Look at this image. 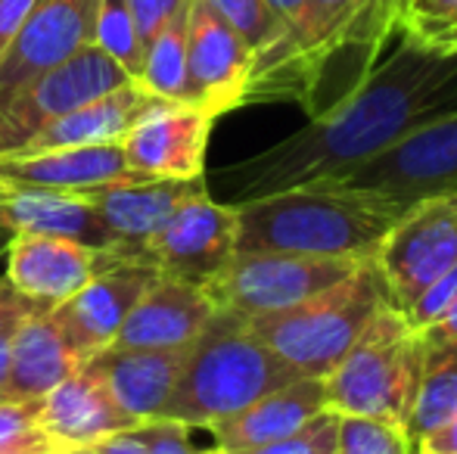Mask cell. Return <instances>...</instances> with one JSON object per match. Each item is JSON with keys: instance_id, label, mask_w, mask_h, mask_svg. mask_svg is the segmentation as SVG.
Segmentation results:
<instances>
[{"instance_id": "6da1fadb", "label": "cell", "mask_w": 457, "mask_h": 454, "mask_svg": "<svg viewBox=\"0 0 457 454\" xmlns=\"http://www.w3.org/2000/svg\"><path fill=\"white\" fill-rule=\"evenodd\" d=\"M452 106H457V56L402 37L389 60L377 62L349 97L237 171L240 202L339 181Z\"/></svg>"}, {"instance_id": "7a4b0ae2", "label": "cell", "mask_w": 457, "mask_h": 454, "mask_svg": "<svg viewBox=\"0 0 457 454\" xmlns=\"http://www.w3.org/2000/svg\"><path fill=\"white\" fill-rule=\"evenodd\" d=\"M402 0H305L280 37L253 60L246 100H295L327 112L373 72L398 31Z\"/></svg>"}, {"instance_id": "3957f363", "label": "cell", "mask_w": 457, "mask_h": 454, "mask_svg": "<svg viewBox=\"0 0 457 454\" xmlns=\"http://www.w3.org/2000/svg\"><path fill=\"white\" fill-rule=\"evenodd\" d=\"M237 209V252L370 261L398 212L343 184H305Z\"/></svg>"}, {"instance_id": "277c9868", "label": "cell", "mask_w": 457, "mask_h": 454, "mask_svg": "<svg viewBox=\"0 0 457 454\" xmlns=\"http://www.w3.org/2000/svg\"><path fill=\"white\" fill-rule=\"evenodd\" d=\"M295 376L299 374L287 367L243 318L215 309L203 334L187 345L181 374L162 417L193 430H209L212 424L243 411Z\"/></svg>"}, {"instance_id": "5b68a950", "label": "cell", "mask_w": 457, "mask_h": 454, "mask_svg": "<svg viewBox=\"0 0 457 454\" xmlns=\"http://www.w3.org/2000/svg\"><path fill=\"white\" fill-rule=\"evenodd\" d=\"M427 355L423 340L398 309L383 305L324 376L327 405L337 414L392 420L408 426Z\"/></svg>"}, {"instance_id": "8992f818", "label": "cell", "mask_w": 457, "mask_h": 454, "mask_svg": "<svg viewBox=\"0 0 457 454\" xmlns=\"http://www.w3.org/2000/svg\"><path fill=\"white\" fill-rule=\"evenodd\" d=\"M383 305H392L386 284L373 261H364L308 302L249 318L246 324L299 376H327Z\"/></svg>"}, {"instance_id": "52a82bcc", "label": "cell", "mask_w": 457, "mask_h": 454, "mask_svg": "<svg viewBox=\"0 0 457 454\" xmlns=\"http://www.w3.org/2000/svg\"><path fill=\"white\" fill-rule=\"evenodd\" d=\"M330 184L377 196L398 215L429 196L457 194V106L417 125L377 159Z\"/></svg>"}, {"instance_id": "ba28073f", "label": "cell", "mask_w": 457, "mask_h": 454, "mask_svg": "<svg viewBox=\"0 0 457 454\" xmlns=\"http://www.w3.org/2000/svg\"><path fill=\"white\" fill-rule=\"evenodd\" d=\"M358 265L364 261L308 259L287 252H234V259L205 286V293L215 309L249 321L308 302L345 280Z\"/></svg>"}, {"instance_id": "9c48e42d", "label": "cell", "mask_w": 457, "mask_h": 454, "mask_svg": "<svg viewBox=\"0 0 457 454\" xmlns=\"http://www.w3.org/2000/svg\"><path fill=\"white\" fill-rule=\"evenodd\" d=\"M392 309H408L433 280L457 265V194L408 206L373 252Z\"/></svg>"}, {"instance_id": "30bf717a", "label": "cell", "mask_w": 457, "mask_h": 454, "mask_svg": "<svg viewBox=\"0 0 457 454\" xmlns=\"http://www.w3.org/2000/svg\"><path fill=\"white\" fill-rule=\"evenodd\" d=\"M131 81L134 78L112 56L103 54L96 44H85L66 62L37 75L22 94H16L0 110V156L22 150L50 121L62 119L96 97H106Z\"/></svg>"}, {"instance_id": "8fae6325", "label": "cell", "mask_w": 457, "mask_h": 454, "mask_svg": "<svg viewBox=\"0 0 457 454\" xmlns=\"http://www.w3.org/2000/svg\"><path fill=\"white\" fill-rule=\"evenodd\" d=\"M237 252V209L209 194L184 200L140 246V261L165 277L209 286Z\"/></svg>"}, {"instance_id": "7c38bea8", "label": "cell", "mask_w": 457, "mask_h": 454, "mask_svg": "<svg viewBox=\"0 0 457 454\" xmlns=\"http://www.w3.org/2000/svg\"><path fill=\"white\" fill-rule=\"evenodd\" d=\"M255 54L212 10L209 0L187 6V103L218 119L246 103Z\"/></svg>"}, {"instance_id": "4fadbf2b", "label": "cell", "mask_w": 457, "mask_h": 454, "mask_svg": "<svg viewBox=\"0 0 457 454\" xmlns=\"http://www.w3.org/2000/svg\"><path fill=\"white\" fill-rule=\"evenodd\" d=\"M96 6L100 0H35L12 44L0 56V110L37 75L91 44Z\"/></svg>"}, {"instance_id": "5bb4252c", "label": "cell", "mask_w": 457, "mask_h": 454, "mask_svg": "<svg viewBox=\"0 0 457 454\" xmlns=\"http://www.w3.org/2000/svg\"><path fill=\"white\" fill-rule=\"evenodd\" d=\"M156 268L146 261L119 259L112 252V261L100 274H94L91 284L81 286L72 299L54 305L50 315L75 345V351L87 361L94 351L106 349L115 340L128 311L137 305V299L156 280Z\"/></svg>"}, {"instance_id": "9a60e30c", "label": "cell", "mask_w": 457, "mask_h": 454, "mask_svg": "<svg viewBox=\"0 0 457 454\" xmlns=\"http://www.w3.org/2000/svg\"><path fill=\"white\" fill-rule=\"evenodd\" d=\"M212 121H215L212 115L196 110L193 103L162 100L119 144L131 169L150 177L193 181V177H203Z\"/></svg>"}, {"instance_id": "2e32d148", "label": "cell", "mask_w": 457, "mask_h": 454, "mask_svg": "<svg viewBox=\"0 0 457 454\" xmlns=\"http://www.w3.org/2000/svg\"><path fill=\"white\" fill-rule=\"evenodd\" d=\"M106 265V252L85 243L47 234H16L10 243L6 284L19 296L54 309L91 284L94 274H100Z\"/></svg>"}, {"instance_id": "e0dca14e", "label": "cell", "mask_w": 457, "mask_h": 454, "mask_svg": "<svg viewBox=\"0 0 457 454\" xmlns=\"http://www.w3.org/2000/svg\"><path fill=\"white\" fill-rule=\"evenodd\" d=\"M115 181H150V175L131 169L121 144L66 146V150L0 156V187L6 190H50L81 194L87 187Z\"/></svg>"}, {"instance_id": "ac0fdd59", "label": "cell", "mask_w": 457, "mask_h": 454, "mask_svg": "<svg viewBox=\"0 0 457 454\" xmlns=\"http://www.w3.org/2000/svg\"><path fill=\"white\" fill-rule=\"evenodd\" d=\"M187 349H121L106 345L94 351L81 370L91 374L137 424L165 414Z\"/></svg>"}, {"instance_id": "d6986e66", "label": "cell", "mask_w": 457, "mask_h": 454, "mask_svg": "<svg viewBox=\"0 0 457 454\" xmlns=\"http://www.w3.org/2000/svg\"><path fill=\"white\" fill-rule=\"evenodd\" d=\"M215 315V302L203 286L156 274L144 296L128 311L109 345L121 349H187Z\"/></svg>"}, {"instance_id": "ffe728a7", "label": "cell", "mask_w": 457, "mask_h": 454, "mask_svg": "<svg viewBox=\"0 0 457 454\" xmlns=\"http://www.w3.org/2000/svg\"><path fill=\"white\" fill-rule=\"evenodd\" d=\"M327 408L330 405H327L324 376H295L255 399L243 411L212 424L209 433L218 454H246L265 449L277 439H287Z\"/></svg>"}, {"instance_id": "44dd1931", "label": "cell", "mask_w": 457, "mask_h": 454, "mask_svg": "<svg viewBox=\"0 0 457 454\" xmlns=\"http://www.w3.org/2000/svg\"><path fill=\"white\" fill-rule=\"evenodd\" d=\"M134 426L137 420L121 411L112 395L81 367L50 389L44 399H37V430L50 445L72 454Z\"/></svg>"}, {"instance_id": "7402d4cb", "label": "cell", "mask_w": 457, "mask_h": 454, "mask_svg": "<svg viewBox=\"0 0 457 454\" xmlns=\"http://www.w3.org/2000/svg\"><path fill=\"white\" fill-rule=\"evenodd\" d=\"M203 177L193 181H169V177H150V181H115L100 187L81 190L85 202H91L103 221L109 225L121 243L119 259H137L140 246L184 200L203 194Z\"/></svg>"}, {"instance_id": "603a6c76", "label": "cell", "mask_w": 457, "mask_h": 454, "mask_svg": "<svg viewBox=\"0 0 457 454\" xmlns=\"http://www.w3.org/2000/svg\"><path fill=\"white\" fill-rule=\"evenodd\" d=\"M0 227L16 230V234L66 236L100 252H121L119 236L96 215L91 202L75 194L0 187Z\"/></svg>"}, {"instance_id": "cb8c5ba5", "label": "cell", "mask_w": 457, "mask_h": 454, "mask_svg": "<svg viewBox=\"0 0 457 454\" xmlns=\"http://www.w3.org/2000/svg\"><path fill=\"white\" fill-rule=\"evenodd\" d=\"M156 103H162L159 97H153L150 91L131 81V85L119 87V91L96 97L91 103L79 106L62 119L50 121L47 128L35 134L22 150L10 153V156H29V153H47V150H66V146H100V144H119L146 112Z\"/></svg>"}, {"instance_id": "d4e9b609", "label": "cell", "mask_w": 457, "mask_h": 454, "mask_svg": "<svg viewBox=\"0 0 457 454\" xmlns=\"http://www.w3.org/2000/svg\"><path fill=\"white\" fill-rule=\"evenodd\" d=\"M85 364L54 315L37 311L10 336V380L6 399H44L69 374Z\"/></svg>"}, {"instance_id": "484cf974", "label": "cell", "mask_w": 457, "mask_h": 454, "mask_svg": "<svg viewBox=\"0 0 457 454\" xmlns=\"http://www.w3.org/2000/svg\"><path fill=\"white\" fill-rule=\"evenodd\" d=\"M187 6H181L144 47V69L137 78V85L153 97L175 103H187Z\"/></svg>"}, {"instance_id": "4316f807", "label": "cell", "mask_w": 457, "mask_h": 454, "mask_svg": "<svg viewBox=\"0 0 457 454\" xmlns=\"http://www.w3.org/2000/svg\"><path fill=\"white\" fill-rule=\"evenodd\" d=\"M398 31L423 50L457 56V0H402Z\"/></svg>"}, {"instance_id": "83f0119b", "label": "cell", "mask_w": 457, "mask_h": 454, "mask_svg": "<svg viewBox=\"0 0 457 454\" xmlns=\"http://www.w3.org/2000/svg\"><path fill=\"white\" fill-rule=\"evenodd\" d=\"M91 44L109 54L134 81L144 69V41H140L137 22L131 16L128 0H100L94 16V37Z\"/></svg>"}, {"instance_id": "f1b7e54d", "label": "cell", "mask_w": 457, "mask_h": 454, "mask_svg": "<svg viewBox=\"0 0 457 454\" xmlns=\"http://www.w3.org/2000/svg\"><path fill=\"white\" fill-rule=\"evenodd\" d=\"M417 445L408 436V426L392 420L339 414L337 454H414Z\"/></svg>"}, {"instance_id": "f546056e", "label": "cell", "mask_w": 457, "mask_h": 454, "mask_svg": "<svg viewBox=\"0 0 457 454\" xmlns=\"http://www.w3.org/2000/svg\"><path fill=\"white\" fill-rule=\"evenodd\" d=\"M209 4L249 44L255 56L280 37V19L274 16L265 0H209Z\"/></svg>"}, {"instance_id": "4dcf8cb0", "label": "cell", "mask_w": 457, "mask_h": 454, "mask_svg": "<svg viewBox=\"0 0 457 454\" xmlns=\"http://www.w3.org/2000/svg\"><path fill=\"white\" fill-rule=\"evenodd\" d=\"M50 445L37 430V399H0V454H31Z\"/></svg>"}, {"instance_id": "1f68e13d", "label": "cell", "mask_w": 457, "mask_h": 454, "mask_svg": "<svg viewBox=\"0 0 457 454\" xmlns=\"http://www.w3.org/2000/svg\"><path fill=\"white\" fill-rule=\"evenodd\" d=\"M337 411H320L314 420H308L305 426H299L295 433H289L287 439H277V442L265 445V449H255L246 454H337Z\"/></svg>"}, {"instance_id": "d6a6232c", "label": "cell", "mask_w": 457, "mask_h": 454, "mask_svg": "<svg viewBox=\"0 0 457 454\" xmlns=\"http://www.w3.org/2000/svg\"><path fill=\"white\" fill-rule=\"evenodd\" d=\"M454 305H457V265L452 271L442 274L439 280H433L408 309H402V315L417 334H423V330H429L433 324H439Z\"/></svg>"}, {"instance_id": "836d02e7", "label": "cell", "mask_w": 457, "mask_h": 454, "mask_svg": "<svg viewBox=\"0 0 457 454\" xmlns=\"http://www.w3.org/2000/svg\"><path fill=\"white\" fill-rule=\"evenodd\" d=\"M420 340H423V355H427V370L457 361V305L439 324L423 330Z\"/></svg>"}, {"instance_id": "e575fe53", "label": "cell", "mask_w": 457, "mask_h": 454, "mask_svg": "<svg viewBox=\"0 0 457 454\" xmlns=\"http://www.w3.org/2000/svg\"><path fill=\"white\" fill-rule=\"evenodd\" d=\"M128 6H131L140 41H144V47H146V44L156 37V31L162 29L181 6H187V0H128Z\"/></svg>"}, {"instance_id": "d590c367", "label": "cell", "mask_w": 457, "mask_h": 454, "mask_svg": "<svg viewBox=\"0 0 457 454\" xmlns=\"http://www.w3.org/2000/svg\"><path fill=\"white\" fill-rule=\"evenodd\" d=\"M37 311H47V305L19 296V293L0 299V340H10L19 330V324H25L31 315H37Z\"/></svg>"}, {"instance_id": "8d00e7d4", "label": "cell", "mask_w": 457, "mask_h": 454, "mask_svg": "<svg viewBox=\"0 0 457 454\" xmlns=\"http://www.w3.org/2000/svg\"><path fill=\"white\" fill-rule=\"evenodd\" d=\"M31 6H35V0H0V56L12 44V37H16L19 25L25 22Z\"/></svg>"}, {"instance_id": "74e56055", "label": "cell", "mask_w": 457, "mask_h": 454, "mask_svg": "<svg viewBox=\"0 0 457 454\" xmlns=\"http://www.w3.org/2000/svg\"><path fill=\"white\" fill-rule=\"evenodd\" d=\"M417 449L433 451V454H457V411L439 426V430H433L429 436H423L420 442H417Z\"/></svg>"}, {"instance_id": "f35d334b", "label": "cell", "mask_w": 457, "mask_h": 454, "mask_svg": "<svg viewBox=\"0 0 457 454\" xmlns=\"http://www.w3.org/2000/svg\"><path fill=\"white\" fill-rule=\"evenodd\" d=\"M268 6H271V12L277 19H280V29L283 25L289 22V19L295 16V12L302 10V4H305V0H265Z\"/></svg>"}, {"instance_id": "ab89813d", "label": "cell", "mask_w": 457, "mask_h": 454, "mask_svg": "<svg viewBox=\"0 0 457 454\" xmlns=\"http://www.w3.org/2000/svg\"><path fill=\"white\" fill-rule=\"evenodd\" d=\"M6 380H10V340H0V399H6Z\"/></svg>"}, {"instance_id": "60d3db41", "label": "cell", "mask_w": 457, "mask_h": 454, "mask_svg": "<svg viewBox=\"0 0 457 454\" xmlns=\"http://www.w3.org/2000/svg\"><path fill=\"white\" fill-rule=\"evenodd\" d=\"M31 454H72V451L56 449V445H44V449H37V451H31Z\"/></svg>"}, {"instance_id": "b9f144b4", "label": "cell", "mask_w": 457, "mask_h": 454, "mask_svg": "<svg viewBox=\"0 0 457 454\" xmlns=\"http://www.w3.org/2000/svg\"><path fill=\"white\" fill-rule=\"evenodd\" d=\"M12 293H16V290H12V286H10V284H4V280H0V299L12 296Z\"/></svg>"}, {"instance_id": "7bdbcfd3", "label": "cell", "mask_w": 457, "mask_h": 454, "mask_svg": "<svg viewBox=\"0 0 457 454\" xmlns=\"http://www.w3.org/2000/svg\"><path fill=\"white\" fill-rule=\"evenodd\" d=\"M414 454H433V451H420V449H417V451H414Z\"/></svg>"}]
</instances>
